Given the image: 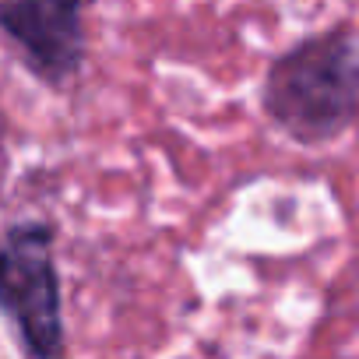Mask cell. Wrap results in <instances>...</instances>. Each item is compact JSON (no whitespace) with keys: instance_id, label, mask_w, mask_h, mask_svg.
Listing matches in <instances>:
<instances>
[{"instance_id":"cell-1","label":"cell","mask_w":359,"mask_h":359,"mask_svg":"<svg viewBox=\"0 0 359 359\" xmlns=\"http://www.w3.org/2000/svg\"><path fill=\"white\" fill-rule=\"evenodd\" d=\"M264 116L296 144H327L359 120V39L345 29L306 36L271 60Z\"/></svg>"},{"instance_id":"cell-2","label":"cell","mask_w":359,"mask_h":359,"mask_svg":"<svg viewBox=\"0 0 359 359\" xmlns=\"http://www.w3.org/2000/svg\"><path fill=\"white\" fill-rule=\"evenodd\" d=\"M53 236L57 229L43 219H18L0 229V317L18 348L36 359H53L67 345Z\"/></svg>"},{"instance_id":"cell-3","label":"cell","mask_w":359,"mask_h":359,"mask_svg":"<svg viewBox=\"0 0 359 359\" xmlns=\"http://www.w3.org/2000/svg\"><path fill=\"white\" fill-rule=\"evenodd\" d=\"M0 32L50 88H64L85 67V0H0Z\"/></svg>"}]
</instances>
